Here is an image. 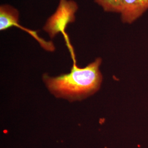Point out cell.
<instances>
[{
	"label": "cell",
	"instance_id": "obj_1",
	"mask_svg": "<svg viewBox=\"0 0 148 148\" xmlns=\"http://www.w3.org/2000/svg\"><path fill=\"white\" fill-rule=\"evenodd\" d=\"M101 59L98 58L85 68L74 65L69 74L54 78L46 76L45 80L48 88L57 97L77 99L90 95L101 86Z\"/></svg>",
	"mask_w": 148,
	"mask_h": 148
},
{
	"label": "cell",
	"instance_id": "obj_2",
	"mask_svg": "<svg viewBox=\"0 0 148 148\" xmlns=\"http://www.w3.org/2000/svg\"><path fill=\"white\" fill-rule=\"evenodd\" d=\"M78 9L77 5L73 1L60 0L57 10L51 16L43 27L50 37L53 38L59 32L65 34V29L70 23L75 21V13Z\"/></svg>",
	"mask_w": 148,
	"mask_h": 148
},
{
	"label": "cell",
	"instance_id": "obj_3",
	"mask_svg": "<svg viewBox=\"0 0 148 148\" xmlns=\"http://www.w3.org/2000/svg\"><path fill=\"white\" fill-rule=\"evenodd\" d=\"M121 16L124 23L132 24L148 10V0H120Z\"/></svg>",
	"mask_w": 148,
	"mask_h": 148
},
{
	"label": "cell",
	"instance_id": "obj_4",
	"mask_svg": "<svg viewBox=\"0 0 148 148\" xmlns=\"http://www.w3.org/2000/svg\"><path fill=\"white\" fill-rule=\"evenodd\" d=\"M19 12L9 5H2L0 7V30L3 31L13 26H18Z\"/></svg>",
	"mask_w": 148,
	"mask_h": 148
},
{
	"label": "cell",
	"instance_id": "obj_5",
	"mask_svg": "<svg viewBox=\"0 0 148 148\" xmlns=\"http://www.w3.org/2000/svg\"><path fill=\"white\" fill-rule=\"evenodd\" d=\"M95 2L101 6L106 12L120 13V0H95Z\"/></svg>",
	"mask_w": 148,
	"mask_h": 148
}]
</instances>
